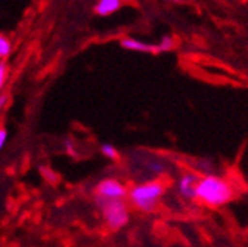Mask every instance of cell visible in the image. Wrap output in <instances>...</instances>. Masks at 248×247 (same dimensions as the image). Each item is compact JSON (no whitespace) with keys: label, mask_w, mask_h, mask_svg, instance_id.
Instances as JSON below:
<instances>
[{"label":"cell","mask_w":248,"mask_h":247,"mask_svg":"<svg viewBox=\"0 0 248 247\" xmlns=\"http://www.w3.org/2000/svg\"><path fill=\"white\" fill-rule=\"evenodd\" d=\"M233 196L231 185L217 176H205L198 181L197 185V200L207 206L217 207L226 204Z\"/></svg>","instance_id":"1"},{"label":"cell","mask_w":248,"mask_h":247,"mask_svg":"<svg viewBox=\"0 0 248 247\" xmlns=\"http://www.w3.org/2000/svg\"><path fill=\"white\" fill-rule=\"evenodd\" d=\"M164 185L158 181L154 182H145L140 185H136L135 188L130 190L129 197L133 206L143 212H152L155 206L158 204L160 198L164 194Z\"/></svg>","instance_id":"2"},{"label":"cell","mask_w":248,"mask_h":247,"mask_svg":"<svg viewBox=\"0 0 248 247\" xmlns=\"http://www.w3.org/2000/svg\"><path fill=\"white\" fill-rule=\"evenodd\" d=\"M104 212V218L111 230H120L129 221V212L123 201H102L98 203Z\"/></svg>","instance_id":"3"},{"label":"cell","mask_w":248,"mask_h":247,"mask_svg":"<svg viewBox=\"0 0 248 247\" xmlns=\"http://www.w3.org/2000/svg\"><path fill=\"white\" fill-rule=\"evenodd\" d=\"M95 194H96V201L102 203V201H123L127 197V188L124 187L121 182H118L117 179H104L101 181L96 188H95Z\"/></svg>","instance_id":"4"},{"label":"cell","mask_w":248,"mask_h":247,"mask_svg":"<svg viewBox=\"0 0 248 247\" xmlns=\"http://www.w3.org/2000/svg\"><path fill=\"white\" fill-rule=\"evenodd\" d=\"M198 181L194 175H183L179 181V193L188 200L197 198V185Z\"/></svg>","instance_id":"5"},{"label":"cell","mask_w":248,"mask_h":247,"mask_svg":"<svg viewBox=\"0 0 248 247\" xmlns=\"http://www.w3.org/2000/svg\"><path fill=\"white\" fill-rule=\"evenodd\" d=\"M121 46L124 49H129V50H135V52H158L157 45H151V43H145L136 39H123L121 40Z\"/></svg>","instance_id":"6"},{"label":"cell","mask_w":248,"mask_h":247,"mask_svg":"<svg viewBox=\"0 0 248 247\" xmlns=\"http://www.w3.org/2000/svg\"><path fill=\"white\" fill-rule=\"evenodd\" d=\"M123 6V0H99L95 6V12L101 16H108L117 12Z\"/></svg>","instance_id":"7"},{"label":"cell","mask_w":248,"mask_h":247,"mask_svg":"<svg viewBox=\"0 0 248 247\" xmlns=\"http://www.w3.org/2000/svg\"><path fill=\"white\" fill-rule=\"evenodd\" d=\"M12 53V42L8 36L0 34V61H5Z\"/></svg>","instance_id":"8"},{"label":"cell","mask_w":248,"mask_h":247,"mask_svg":"<svg viewBox=\"0 0 248 247\" xmlns=\"http://www.w3.org/2000/svg\"><path fill=\"white\" fill-rule=\"evenodd\" d=\"M8 77H9V66L6 61H0V95L3 94Z\"/></svg>","instance_id":"9"},{"label":"cell","mask_w":248,"mask_h":247,"mask_svg":"<svg viewBox=\"0 0 248 247\" xmlns=\"http://www.w3.org/2000/svg\"><path fill=\"white\" fill-rule=\"evenodd\" d=\"M174 48V40H173V37L171 36H164L161 40H160V43L157 45V49H158V52H167V50H170V49H173Z\"/></svg>","instance_id":"10"},{"label":"cell","mask_w":248,"mask_h":247,"mask_svg":"<svg viewBox=\"0 0 248 247\" xmlns=\"http://www.w3.org/2000/svg\"><path fill=\"white\" fill-rule=\"evenodd\" d=\"M101 152L104 154L105 157L111 159V160H117L118 159V151L111 145V144H104L101 147Z\"/></svg>","instance_id":"11"},{"label":"cell","mask_w":248,"mask_h":247,"mask_svg":"<svg viewBox=\"0 0 248 247\" xmlns=\"http://www.w3.org/2000/svg\"><path fill=\"white\" fill-rule=\"evenodd\" d=\"M6 141H8V131L0 126V149L5 147Z\"/></svg>","instance_id":"12"},{"label":"cell","mask_w":248,"mask_h":247,"mask_svg":"<svg viewBox=\"0 0 248 247\" xmlns=\"http://www.w3.org/2000/svg\"><path fill=\"white\" fill-rule=\"evenodd\" d=\"M8 102H9V95L8 94H2V95H0V113L5 110V107L8 105Z\"/></svg>","instance_id":"13"},{"label":"cell","mask_w":248,"mask_h":247,"mask_svg":"<svg viewBox=\"0 0 248 247\" xmlns=\"http://www.w3.org/2000/svg\"><path fill=\"white\" fill-rule=\"evenodd\" d=\"M167 2H180V0H167Z\"/></svg>","instance_id":"14"}]
</instances>
